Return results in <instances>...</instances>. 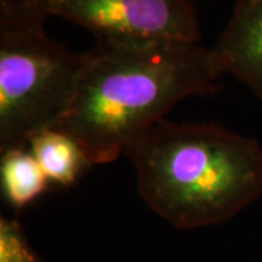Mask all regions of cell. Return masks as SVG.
<instances>
[{
	"label": "cell",
	"instance_id": "obj_1",
	"mask_svg": "<svg viewBox=\"0 0 262 262\" xmlns=\"http://www.w3.org/2000/svg\"><path fill=\"white\" fill-rule=\"evenodd\" d=\"M222 75L200 44L111 46L82 54L75 98L57 127L95 165L127 155L179 101L215 91Z\"/></svg>",
	"mask_w": 262,
	"mask_h": 262
},
{
	"label": "cell",
	"instance_id": "obj_9",
	"mask_svg": "<svg viewBox=\"0 0 262 262\" xmlns=\"http://www.w3.org/2000/svg\"><path fill=\"white\" fill-rule=\"evenodd\" d=\"M44 2L46 0H0V19L27 15L46 16L42 10Z\"/></svg>",
	"mask_w": 262,
	"mask_h": 262
},
{
	"label": "cell",
	"instance_id": "obj_5",
	"mask_svg": "<svg viewBox=\"0 0 262 262\" xmlns=\"http://www.w3.org/2000/svg\"><path fill=\"white\" fill-rule=\"evenodd\" d=\"M211 53L222 73H230L262 99V0H236Z\"/></svg>",
	"mask_w": 262,
	"mask_h": 262
},
{
	"label": "cell",
	"instance_id": "obj_2",
	"mask_svg": "<svg viewBox=\"0 0 262 262\" xmlns=\"http://www.w3.org/2000/svg\"><path fill=\"white\" fill-rule=\"evenodd\" d=\"M128 158L143 201L169 225H219L262 195L259 141L214 124L162 120Z\"/></svg>",
	"mask_w": 262,
	"mask_h": 262
},
{
	"label": "cell",
	"instance_id": "obj_8",
	"mask_svg": "<svg viewBox=\"0 0 262 262\" xmlns=\"http://www.w3.org/2000/svg\"><path fill=\"white\" fill-rule=\"evenodd\" d=\"M0 262H41L16 219H0Z\"/></svg>",
	"mask_w": 262,
	"mask_h": 262
},
{
	"label": "cell",
	"instance_id": "obj_7",
	"mask_svg": "<svg viewBox=\"0 0 262 262\" xmlns=\"http://www.w3.org/2000/svg\"><path fill=\"white\" fill-rule=\"evenodd\" d=\"M0 153L2 194L15 210L27 207L47 191L50 181L28 146Z\"/></svg>",
	"mask_w": 262,
	"mask_h": 262
},
{
	"label": "cell",
	"instance_id": "obj_3",
	"mask_svg": "<svg viewBox=\"0 0 262 262\" xmlns=\"http://www.w3.org/2000/svg\"><path fill=\"white\" fill-rule=\"evenodd\" d=\"M46 16L0 19V151L57 128L73 102L82 54L54 42Z\"/></svg>",
	"mask_w": 262,
	"mask_h": 262
},
{
	"label": "cell",
	"instance_id": "obj_6",
	"mask_svg": "<svg viewBox=\"0 0 262 262\" xmlns=\"http://www.w3.org/2000/svg\"><path fill=\"white\" fill-rule=\"evenodd\" d=\"M50 184L69 188L92 166L79 143L63 130L51 128L37 134L28 143Z\"/></svg>",
	"mask_w": 262,
	"mask_h": 262
},
{
	"label": "cell",
	"instance_id": "obj_4",
	"mask_svg": "<svg viewBox=\"0 0 262 262\" xmlns=\"http://www.w3.org/2000/svg\"><path fill=\"white\" fill-rule=\"evenodd\" d=\"M46 16H58L111 46L200 44L191 0H46Z\"/></svg>",
	"mask_w": 262,
	"mask_h": 262
}]
</instances>
